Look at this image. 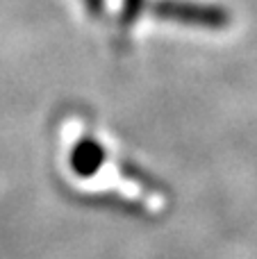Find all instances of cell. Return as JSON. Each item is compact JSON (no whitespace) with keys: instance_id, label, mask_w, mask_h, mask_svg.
Instances as JSON below:
<instances>
[{"instance_id":"1","label":"cell","mask_w":257,"mask_h":259,"mask_svg":"<svg viewBox=\"0 0 257 259\" xmlns=\"http://www.w3.org/2000/svg\"><path fill=\"white\" fill-rule=\"evenodd\" d=\"M153 14L159 21L187 27H203V30H223L232 21L226 7L212 3H196V0H157L153 3Z\"/></svg>"},{"instance_id":"2","label":"cell","mask_w":257,"mask_h":259,"mask_svg":"<svg viewBox=\"0 0 257 259\" xmlns=\"http://www.w3.org/2000/svg\"><path fill=\"white\" fill-rule=\"evenodd\" d=\"M103 161H105V148L96 139L89 137L80 139L71 150V168L82 178L94 175L103 166Z\"/></svg>"},{"instance_id":"3","label":"cell","mask_w":257,"mask_h":259,"mask_svg":"<svg viewBox=\"0 0 257 259\" xmlns=\"http://www.w3.org/2000/svg\"><path fill=\"white\" fill-rule=\"evenodd\" d=\"M82 5L87 7V12L91 16H100L105 12V0H82Z\"/></svg>"}]
</instances>
